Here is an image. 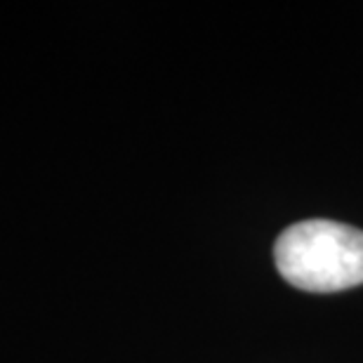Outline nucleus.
<instances>
[{
  "label": "nucleus",
  "mask_w": 363,
  "mask_h": 363,
  "mask_svg": "<svg viewBox=\"0 0 363 363\" xmlns=\"http://www.w3.org/2000/svg\"><path fill=\"white\" fill-rule=\"evenodd\" d=\"M281 276L309 293H335L363 283V231L330 220L288 227L274 245Z\"/></svg>",
  "instance_id": "nucleus-1"
}]
</instances>
